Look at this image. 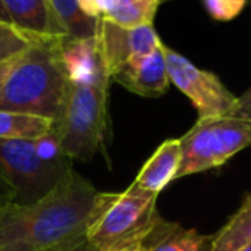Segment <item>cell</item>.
Instances as JSON below:
<instances>
[{
	"label": "cell",
	"mask_w": 251,
	"mask_h": 251,
	"mask_svg": "<svg viewBox=\"0 0 251 251\" xmlns=\"http://www.w3.org/2000/svg\"><path fill=\"white\" fill-rule=\"evenodd\" d=\"M101 192L69 169L40 200L0 208V251H56L86 239Z\"/></svg>",
	"instance_id": "1"
},
{
	"label": "cell",
	"mask_w": 251,
	"mask_h": 251,
	"mask_svg": "<svg viewBox=\"0 0 251 251\" xmlns=\"http://www.w3.org/2000/svg\"><path fill=\"white\" fill-rule=\"evenodd\" d=\"M12 62H14V58L12 60H5V62H0V89H2L3 82H5L7 74H9L10 67H12Z\"/></svg>",
	"instance_id": "21"
},
{
	"label": "cell",
	"mask_w": 251,
	"mask_h": 251,
	"mask_svg": "<svg viewBox=\"0 0 251 251\" xmlns=\"http://www.w3.org/2000/svg\"><path fill=\"white\" fill-rule=\"evenodd\" d=\"M118 251H146V250H144V245H132V246H128V248H123Z\"/></svg>",
	"instance_id": "23"
},
{
	"label": "cell",
	"mask_w": 251,
	"mask_h": 251,
	"mask_svg": "<svg viewBox=\"0 0 251 251\" xmlns=\"http://www.w3.org/2000/svg\"><path fill=\"white\" fill-rule=\"evenodd\" d=\"M0 23H5V24H10L9 23V17H7V12L2 5V0H0Z\"/></svg>",
	"instance_id": "22"
},
{
	"label": "cell",
	"mask_w": 251,
	"mask_h": 251,
	"mask_svg": "<svg viewBox=\"0 0 251 251\" xmlns=\"http://www.w3.org/2000/svg\"><path fill=\"white\" fill-rule=\"evenodd\" d=\"M130 93L144 98H159L168 91L169 77L166 70V60L162 53V43L157 50L142 56L128 60L109 75Z\"/></svg>",
	"instance_id": "9"
},
{
	"label": "cell",
	"mask_w": 251,
	"mask_h": 251,
	"mask_svg": "<svg viewBox=\"0 0 251 251\" xmlns=\"http://www.w3.org/2000/svg\"><path fill=\"white\" fill-rule=\"evenodd\" d=\"M179 162H181V149L178 139L164 140L146 161L132 185L152 195H159L169 183L176 181Z\"/></svg>",
	"instance_id": "11"
},
{
	"label": "cell",
	"mask_w": 251,
	"mask_h": 251,
	"mask_svg": "<svg viewBox=\"0 0 251 251\" xmlns=\"http://www.w3.org/2000/svg\"><path fill=\"white\" fill-rule=\"evenodd\" d=\"M10 203H16V192L0 173V208L7 207Z\"/></svg>",
	"instance_id": "19"
},
{
	"label": "cell",
	"mask_w": 251,
	"mask_h": 251,
	"mask_svg": "<svg viewBox=\"0 0 251 251\" xmlns=\"http://www.w3.org/2000/svg\"><path fill=\"white\" fill-rule=\"evenodd\" d=\"M239 251H251V245H248V246H245V248H241Z\"/></svg>",
	"instance_id": "24"
},
{
	"label": "cell",
	"mask_w": 251,
	"mask_h": 251,
	"mask_svg": "<svg viewBox=\"0 0 251 251\" xmlns=\"http://www.w3.org/2000/svg\"><path fill=\"white\" fill-rule=\"evenodd\" d=\"M65 38H34L12 62L0 89L2 111L24 113L55 122L67 91L62 58Z\"/></svg>",
	"instance_id": "2"
},
{
	"label": "cell",
	"mask_w": 251,
	"mask_h": 251,
	"mask_svg": "<svg viewBox=\"0 0 251 251\" xmlns=\"http://www.w3.org/2000/svg\"><path fill=\"white\" fill-rule=\"evenodd\" d=\"M207 12L215 21H231L245 9L246 0H203Z\"/></svg>",
	"instance_id": "17"
},
{
	"label": "cell",
	"mask_w": 251,
	"mask_h": 251,
	"mask_svg": "<svg viewBox=\"0 0 251 251\" xmlns=\"http://www.w3.org/2000/svg\"><path fill=\"white\" fill-rule=\"evenodd\" d=\"M181 149L178 176L203 173L227 162L239 151L251 146V122L232 116L199 120L178 139Z\"/></svg>",
	"instance_id": "5"
},
{
	"label": "cell",
	"mask_w": 251,
	"mask_h": 251,
	"mask_svg": "<svg viewBox=\"0 0 251 251\" xmlns=\"http://www.w3.org/2000/svg\"><path fill=\"white\" fill-rule=\"evenodd\" d=\"M161 221L157 195L133 185L120 193L101 192L86 241L94 251H118L142 245Z\"/></svg>",
	"instance_id": "4"
},
{
	"label": "cell",
	"mask_w": 251,
	"mask_h": 251,
	"mask_svg": "<svg viewBox=\"0 0 251 251\" xmlns=\"http://www.w3.org/2000/svg\"><path fill=\"white\" fill-rule=\"evenodd\" d=\"M9 23L27 40L63 38L56 26L50 0H2Z\"/></svg>",
	"instance_id": "10"
},
{
	"label": "cell",
	"mask_w": 251,
	"mask_h": 251,
	"mask_svg": "<svg viewBox=\"0 0 251 251\" xmlns=\"http://www.w3.org/2000/svg\"><path fill=\"white\" fill-rule=\"evenodd\" d=\"M169 84H175L199 111V120L229 116L236 96L215 74L201 70L176 50L162 43Z\"/></svg>",
	"instance_id": "7"
},
{
	"label": "cell",
	"mask_w": 251,
	"mask_h": 251,
	"mask_svg": "<svg viewBox=\"0 0 251 251\" xmlns=\"http://www.w3.org/2000/svg\"><path fill=\"white\" fill-rule=\"evenodd\" d=\"M162 2H169V0H157V3H162Z\"/></svg>",
	"instance_id": "25"
},
{
	"label": "cell",
	"mask_w": 251,
	"mask_h": 251,
	"mask_svg": "<svg viewBox=\"0 0 251 251\" xmlns=\"http://www.w3.org/2000/svg\"><path fill=\"white\" fill-rule=\"evenodd\" d=\"M251 245V193L226 226L212 236V251H239Z\"/></svg>",
	"instance_id": "14"
},
{
	"label": "cell",
	"mask_w": 251,
	"mask_h": 251,
	"mask_svg": "<svg viewBox=\"0 0 251 251\" xmlns=\"http://www.w3.org/2000/svg\"><path fill=\"white\" fill-rule=\"evenodd\" d=\"M142 245L146 251H212V236L162 219Z\"/></svg>",
	"instance_id": "12"
},
{
	"label": "cell",
	"mask_w": 251,
	"mask_h": 251,
	"mask_svg": "<svg viewBox=\"0 0 251 251\" xmlns=\"http://www.w3.org/2000/svg\"><path fill=\"white\" fill-rule=\"evenodd\" d=\"M48 118L0 109V140H33L51 130Z\"/></svg>",
	"instance_id": "15"
},
{
	"label": "cell",
	"mask_w": 251,
	"mask_h": 251,
	"mask_svg": "<svg viewBox=\"0 0 251 251\" xmlns=\"http://www.w3.org/2000/svg\"><path fill=\"white\" fill-rule=\"evenodd\" d=\"M56 26L65 40H87L96 34L98 21L86 16L79 0H50Z\"/></svg>",
	"instance_id": "13"
},
{
	"label": "cell",
	"mask_w": 251,
	"mask_h": 251,
	"mask_svg": "<svg viewBox=\"0 0 251 251\" xmlns=\"http://www.w3.org/2000/svg\"><path fill=\"white\" fill-rule=\"evenodd\" d=\"M67 171L43 162L34 149V139L0 140V173L16 192V203L40 200Z\"/></svg>",
	"instance_id": "6"
},
{
	"label": "cell",
	"mask_w": 251,
	"mask_h": 251,
	"mask_svg": "<svg viewBox=\"0 0 251 251\" xmlns=\"http://www.w3.org/2000/svg\"><path fill=\"white\" fill-rule=\"evenodd\" d=\"M29 45V40L10 24L0 23V62L12 60Z\"/></svg>",
	"instance_id": "16"
},
{
	"label": "cell",
	"mask_w": 251,
	"mask_h": 251,
	"mask_svg": "<svg viewBox=\"0 0 251 251\" xmlns=\"http://www.w3.org/2000/svg\"><path fill=\"white\" fill-rule=\"evenodd\" d=\"M56 251H94V250L91 248L89 243H87L86 239H82V241L72 243V245L63 246V248H60V250H56Z\"/></svg>",
	"instance_id": "20"
},
{
	"label": "cell",
	"mask_w": 251,
	"mask_h": 251,
	"mask_svg": "<svg viewBox=\"0 0 251 251\" xmlns=\"http://www.w3.org/2000/svg\"><path fill=\"white\" fill-rule=\"evenodd\" d=\"M94 40L109 75L128 60L157 50L162 43L152 24L140 27H122L104 19H98Z\"/></svg>",
	"instance_id": "8"
},
{
	"label": "cell",
	"mask_w": 251,
	"mask_h": 251,
	"mask_svg": "<svg viewBox=\"0 0 251 251\" xmlns=\"http://www.w3.org/2000/svg\"><path fill=\"white\" fill-rule=\"evenodd\" d=\"M229 116L251 122V87L243 96L236 98V102H234V106H232L231 115Z\"/></svg>",
	"instance_id": "18"
},
{
	"label": "cell",
	"mask_w": 251,
	"mask_h": 251,
	"mask_svg": "<svg viewBox=\"0 0 251 251\" xmlns=\"http://www.w3.org/2000/svg\"><path fill=\"white\" fill-rule=\"evenodd\" d=\"M109 77L69 80L53 132L70 161H91L102 151L108 135Z\"/></svg>",
	"instance_id": "3"
}]
</instances>
